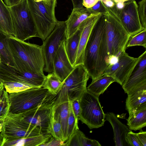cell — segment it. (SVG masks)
Listing matches in <instances>:
<instances>
[{"mask_svg":"<svg viewBox=\"0 0 146 146\" xmlns=\"http://www.w3.org/2000/svg\"><path fill=\"white\" fill-rule=\"evenodd\" d=\"M105 13L93 27L84 53L83 65L92 81L102 76L109 65Z\"/></svg>","mask_w":146,"mask_h":146,"instance_id":"obj_1","label":"cell"},{"mask_svg":"<svg viewBox=\"0 0 146 146\" xmlns=\"http://www.w3.org/2000/svg\"><path fill=\"white\" fill-rule=\"evenodd\" d=\"M3 40L14 67L21 71L44 73L45 63L41 46L13 36H5Z\"/></svg>","mask_w":146,"mask_h":146,"instance_id":"obj_2","label":"cell"},{"mask_svg":"<svg viewBox=\"0 0 146 146\" xmlns=\"http://www.w3.org/2000/svg\"><path fill=\"white\" fill-rule=\"evenodd\" d=\"M104 6L109 57H118L121 52L125 51L131 36L122 25L115 4L111 8L104 5Z\"/></svg>","mask_w":146,"mask_h":146,"instance_id":"obj_3","label":"cell"},{"mask_svg":"<svg viewBox=\"0 0 146 146\" xmlns=\"http://www.w3.org/2000/svg\"><path fill=\"white\" fill-rule=\"evenodd\" d=\"M57 96L43 87L32 88L18 92L8 94L9 113L17 114L39 106L54 102Z\"/></svg>","mask_w":146,"mask_h":146,"instance_id":"obj_4","label":"cell"},{"mask_svg":"<svg viewBox=\"0 0 146 146\" xmlns=\"http://www.w3.org/2000/svg\"><path fill=\"white\" fill-rule=\"evenodd\" d=\"M27 1L36 25L37 37L43 41L52 32L58 22L55 14L57 1L36 2L27 0Z\"/></svg>","mask_w":146,"mask_h":146,"instance_id":"obj_5","label":"cell"},{"mask_svg":"<svg viewBox=\"0 0 146 146\" xmlns=\"http://www.w3.org/2000/svg\"><path fill=\"white\" fill-rule=\"evenodd\" d=\"M8 7L12 18L14 37L23 41L37 37L36 25L27 0H22Z\"/></svg>","mask_w":146,"mask_h":146,"instance_id":"obj_6","label":"cell"},{"mask_svg":"<svg viewBox=\"0 0 146 146\" xmlns=\"http://www.w3.org/2000/svg\"><path fill=\"white\" fill-rule=\"evenodd\" d=\"M79 100L81 112L79 120L90 129L98 128L103 126L106 121L105 114L99 97L86 90Z\"/></svg>","mask_w":146,"mask_h":146,"instance_id":"obj_7","label":"cell"},{"mask_svg":"<svg viewBox=\"0 0 146 146\" xmlns=\"http://www.w3.org/2000/svg\"><path fill=\"white\" fill-rule=\"evenodd\" d=\"M65 21H58L54 29L43 41L41 45L44 61V71L53 72V59L60 45L66 39Z\"/></svg>","mask_w":146,"mask_h":146,"instance_id":"obj_8","label":"cell"},{"mask_svg":"<svg viewBox=\"0 0 146 146\" xmlns=\"http://www.w3.org/2000/svg\"><path fill=\"white\" fill-rule=\"evenodd\" d=\"M46 76L44 73H35L21 71L13 66L0 64V82H18L34 88L42 87Z\"/></svg>","mask_w":146,"mask_h":146,"instance_id":"obj_9","label":"cell"},{"mask_svg":"<svg viewBox=\"0 0 146 146\" xmlns=\"http://www.w3.org/2000/svg\"><path fill=\"white\" fill-rule=\"evenodd\" d=\"M4 136L11 138H26L42 134L40 129L8 113L3 121L1 132Z\"/></svg>","mask_w":146,"mask_h":146,"instance_id":"obj_10","label":"cell"},{"mask_svg":"<svg viewBox=\"0 0 146 146\" xmlns=\"http://www.w3.org/2000/svg\"><path fill=\"white\" fill-rule=\"evenodd\" d=\"M90 77L83 64L75 67L74 69L62 82L61 87L67 90L70 101L79 99L87 90V84Z\"/></svg>","mask_w":146,"mask_h":146,"instance_id":"obj_11","label":"cell"},{"mask_svg":"<svg viewBox=\"0 0 146 146\" xmlns=\"http://www.w3.org/2000/svg\"><path fill=\"white\" fill-rule=\"evenodd\" d=\"M55 101L22 112L11 114L29 124L39 127L42 133H48V128L51 116L52 108Z\"/></svg>","mask_w":146,"mask_h":146,"instance_id":"obj_12","label":"cell"},{"mask_svg":"<svg viewBox=\"0 0 146 146\" xmlns=\"http://www.w3.org/2000/svg\"><path fill=\"white\" fill-rule=\"evenodd\" d=\"M117 59L116 62L108 66L102 75L111 76L115 82L122 86L137 63L138 57L130 56L124 51L120 54Z\"/></svg>","mask_w":146,"mask_h":146,"instance_id":"obj_13","label":"cell"},{"mask_svg":"<svg viewBox=\"0 0 146 146\" xmlns=\"http://www.w3.org/2000/svg\"><path fill=\"white\" fill-rule=\"evenodd\" d=\"M116 6L122 25L131 36L144 30L140 21L137 4L135 0L125 2L121 9Z\"/></svg>","mask_w":146,"mask_h":146,"instance_id":"obj_14","label":"cell"},{"mask_svg":"<svg viewBox=\"0 0 146 146\" xmlns=\"http://www.w3.org/2000/svg\"><path fill=\"white\" fill-rule=\"evenodd\" d=\"M122 86L127 94L146 86V50L138 57L137 63Z\"/></svg>","mask_w":146,"mask_h":146,"instance_id":"obj_15","label":"cell"},{"mask_svg":"<svg viewBox=\"0 0 146 146\" xmlns=\"http://www.w3.org/2000/svg\"><path fill=\"white\" fill-rule=\"evenodd\" d=\"M70 107V101L67 90L61 87L57 94L52 108V115L60 122L63 130L64 142L67 140V120Z\"/></svg>","mask_w":146,"mask_h":146,"instance_id":"obj_16","label":"cell"},{"mask_svg":"<svg viewBox=\"0 0 146 146\" xmlns=\"http://www.w3.org/2000/svg\"><path fill=\"white\" fill-rule=\"evenodd\" d=\"M104 13H92L80 24L82 31L74 67L83 64L84 50L90 33L96 22Z\"/></svg>","mask_w":146,"mask_h":146,"instance_id":"obj_17","label":"cell"},{"mask_svg":"<svg viewBox=\"0 0 146 146\" xmlns=\"http://www.w3.org/2000/svg\"><path fill=\"white\" fill-rule=\"evenodd\" d=\"M64 41L59 46L53 59V72L62 82L74 68L70 62L66 54Z\"/></svg>","mask_w":146,"mask_h":146,"instance_id":"obj_18","label":"cell"},{"mask_svg":"<svg viewBox=\"0 0 146 146\" xmlns=\"http://www.w3.org/2000/svg\"><path fill=\"white\" fill-rule=\"evenodd\" d=\"M106 121L111 124L113 131L114 140L116 146H129L126 139L127 133L130 130L122 123L113 113L105 114Z\"/></svg>","mask_w":146,"mask_h":146,"instance_id":"obj_19","label":"cell"},{"mask_svg":"<svg viewBox=\"0 0 146 146\" xmlns=\"http://www.w3.org/2000/svg\"><path fill=\"white\" fill-rule=\"evenodd\" d=\"M91 14L88 9L84 7L74 8L70 15L65 21L66 26V38L72 35L80 25Z\"/></svg>","mask_w":146,"mask_h":146,"instance_id":"obj_20","label":"cell"},{"mask_svg":"<svg viewBox=\"0 0 146 146\" xmlns=\"http://www.w3.org/2000/svg\"><path fill=\"white\" fill-rule=\"evenodd\" d=\"M127 95L125 106L129 115L133 113L139 107L146 104V86L131 91Z\"/></svg>","mask_w":146,"mask_h":146,"instance_id":"obj_21","label":"cell"},{"mask_svg":"<svg viewBox=\"0 0 146 146\" xmlns=\"http://www.w3.org/2000/svg\"><path fill=\"white\" fill-rule=\"evenodd\" d=\"M127 119L129 129L137 131L146 126V104L138 108L133 113L129 115Z\"/></svg>","mask_w":146,"mask_h":146,"instance_id":"obj_22","label":"cell"},{"mask_svg":"<svg viewBox=\"0 0 146 146\" xmlns=\"http://www.w3.org/2000/svg\"><path fill=\"white\" fill-rule=\"evenodd\" d=\"M82 29L80 25L75 33L69 38H66L64 41L66 54L73 67L76 59Z\"/></svg>","mask_w":146,"mask_h":146,"instance_id":"obj_23","label":"cell"},{"mask_svg":"<svg viewBox=\"0 0 146 146\" xmlns=\"http://www.w3.org/2000/svg\"><path fill=\"white\" fill-rule=\"evenodd\" d=\"M115 82V80L111 76L106 74L103 75L96 79L92 81L87 87V90L99 97L111 84Z\"/></svg>","mask_w":146,"mask_h":146,"instance_id":"obj_24","label":"cell"},{"mask_svg":"<svg viewBox=\"0 0 146 146\" xmlns=\"http://www.w3.org/2000/svg\"><path fill=\"white\" fill-rule=\"evenodd\" d=\"M0 23L4 30L5 36H14L10 11L8 7L2 0H0Z\"/></svg>","mask_w":146,"mask_h":146,"instance_id":"obj_25","label":"cell"},{"mask_svg":"<svg viewBox=\"0 0 146 146\" xmlns=\"http://www.w3.org/2000/svg\"><path fill=\"white\" fill-rule=\"evenodd\" d=\"M62 85V81L53 72L46 76L42 87L53 95H57Z\"/></svg>","mask_w":146,"mask_h":146,"instance_id":"obj_26","label":"cell"},{"mask_svg":"<svg viewBox=\"0 0 146 146\" xmlns=\"http://www.w3.org/2000/svg\"><path fill=\"white\" fill-rule=\"evenodd\" d=\"M8 93L2 82L0 83V120L3 121L9 112Z\"/></svg>","mask_w":146,"mask_h":146,"instance_id":"obj_27","label":"cell"},{"mask_svg":"<svg viewBox=\"0 0 146 146\" xmlns=\"http://www.w3.org/2000/svg\"><path fill=\"white\" fill-rule=\"evenodd\" d=\"M47 133L51 135L53 137L64 142L61 125L59 121L54 118L52 113Z\"/></svg>","mask_w":146,"mask_h":146,"instance_id":"obj_28","label":"cell"},{"mask_svg":"<svg viewBox=\"0 0 146 146\" xmlns=\"http://www.w3.org/2000/svg\"><path fill=\"white\" fill-rule=\"evenodd\" d=\"M8 94L19 92L34 88L25 84L18 82H5L2 83Z\"/></svg>","mask_w":146,"mask_h":146,"instance_id":"obj_29","label":"cell"},{"mask_svg":"<svg viewBox=\"0 0 146 146\" xmlns=\"http://www.w3.org/2000/svg\"><path fill=\"white\" fill-rule=\"evenodd\" d=\"M135 46H142L146 48V29L131 36L127 44V48Z\"/></svg>","mask_w":146,"mask_h":146,"instance_id":"obj_30","label":"cell"},{"mask_svg":"<svg viewBox=\"0 0 146 146\" xmlns=\"http://www.w3.org/2000/svg\"><path fill=\"white\" fill-rule=\"evenodd\" d=\"M78 123V121L76 119L70 102V107L68 119L67 127V140L77 130L79 129Z\"/></svg>","mask_w":146,"mask_h":146,"instance_id":"obj_31","label":"cell"},{"mask_svg":"<svg viewBox=\"0 0 146 146\" xmlns=\"http://www.w3.org/2000/svg\"><path fill=\"white\" fill-rule=\"evenodd\" d=\"M0 55L1 63L13 66L12 59L6 48L3 39L0 40Z\"/></svg>","mask_w":146,"mask_h":146,"instance_id":"obj_32","label":"cell"},{"mask_svg":"<svg viewBox=\"0 0 146 146\" xmlns=\"http://www.w3.org/2000/svg\"><path fill=\"white\" fill-rule=\"evenodd\" d=\"M137 11L142 27L143 29H146V0H141L138 2Z\"/></svg>","mask_w":146,"mask_h":146,"instance_id":"obj_33","label":"cell"},{"mask_svg":"<svg viewBox=\"0 0 146 146\" xmlns=\"http://www.w3.org/2000/svg\"><path fill=\"white\" fill-rule=\"evenodd\" d=\"M78 136L80 146H101V145L97 141L86 137L84 133L79 129L76 131Z\"/></svg>","mask_w":146,"mask_h":146,"instance_id":"obj_34","label":"cell"},{"mask_svg":"<svg viewBox=\"0 0 146 146\" xmlns=\"http://www.w3.org/2000/svg\"><path fill=\"white\" fill-rule=\"evenodd\" d=\"M126 139L130 146H142L137 133L133 132L131 130L127 133Z\"/></svg>","mask_w":146,"mask_h":146,"instance_id":"obj_35","label":"cell"},{"mask_svg":"<svg viewBox=\"0 0 146 146\" xmlns=\"http://www.w3.org/2000/svg\"><path fill=\"white\" fill-rule=\"evenodd\" d=\"M73 111L76 119L78 121L81 112V108L79 99H76L70 101Z\"/></svg>","mask_w":146,"mask_h":146,"instance_id":"obj_36","label":"cell"},{"mask_svg":"<svg viewBox=\"0 0 146 146\" xmlns=\"http://www.w3.org/2000/svg\"><path fill=\"white\" fill-rule=\"evenodd\" d=\"M64 146H80L76 131L68 138L66 142L64 143Z\"/></svg>","mask_w":146,"mask_h":146,"instance_id":"obj_37","label":"cell"},{"mask_svg":"<svg viewBox=\"0 0 146 146\" xmlns=\"http://www.w3.org/2000/svg\"><path fill=\"white\" fill-rule=\"evenodd\" d=\"M88 9L91 13H104L106 12L104 5L101 0H99L94 6Z\"/></svg>","mask_w":146,"mask_h":146,"instance_id":"obj_38","label":"cell"},{"mask_svg":"<svg viewBox=\"0 0 146 146\" xmlns=\"http://www.w3.org/2000/svg\"><path fill=\"white\" fill-rule=\"evenodd\" d=\"M64 145V142L53 137L48 142L43 144L41 146H56Z\"/></svg>","mask_w":146,"mask_h":146,"instance_id":"obj_39","label":"cell"},{"mask_svg":"<svg viewBox=\"0 0 146 146\" xmlns=\"http://www.w3.org/2000/svg\"><path fill=\"white\" fill-rule=\"evenodd\" d=\"M137 135L142 146H146V131H143L142 129Z\"/></svg>","mask_w":146,"mask_h":146,"instance_id":"obj_40","label":"cell"},{"mask_svg":"<svg viewBox=\"0 0 146 146\" xmlns=\"http://www.w3.org/2000/svg\"><path fill=\"white\" fill-rule=\"evenodd\" d=\"M99 0H82V5L83 7L88 9L92 7Z\"/></svg>","mask_w":146,"mask_h":146,"instance_id":"obj_41","label":"cell"},{"mask_svg":"<svg viewBox=\"0 0 146 146\" xmlns=\"http://www.w3.org/2000/svg\"><path fill=\"white\" fill-rule=\"evenodd\" d=\"M22 0H4V3L7 6L15 5L19 3Z\"/></svg>","mask_w":146,"mask_h":146,"instance_id":"obj_42","label":"cell"},{"mask_svg":"<svg viewBox=\"0 0 146 146\" xmlns=\"http://www.w3.org/2000/svg\"><path fill=\"white\" fill-rule=\"evenodd\" d=\"M73 8H79L84 7L82 5V0H71Z\"/></svg>","mask_w":146,"mask_h":146,"instance_id":"obj_43","label":"cell"},{"mask_svg":"<svg viewBox=\"0 0 146 146\" xmlns=\"http://www.w3.org/2000/svg\"><path fill=\"white\" fill-rule=\"evenodd\" d=\"M101 1L104 5L108 8H112L115 5L112 0H101Z\"/></svg>","mask_w":146,"mask_h":146,"instance_id":"obj_44","label":"cell"},{"mask_svg":"<svg viewBox=\"0 0 146 146\" xmlns=\"http://www.w3.org/2000/svg\"><path fill=\"white\" fill-rule=\"evenodd\" d=\"M115 4L123 3L125 2L130 0H112Z\"/></svg>","mask_w":146,"mask_h":146,"instance_id":"obj_45","label":"cell"},{"mask_svg":"<svg viewBox=\"0 0 146 146\" xmlns=\"http://www.w3.org/2000/svg\"><path fill=\"white\" fill-rule=\"evenodd\" d=\"M0 33L5 36V33L4 30L0 23Z\"/></svg>","mask_w":146,"mask_h":146,"instance_id":"obj_46","label":"cell"},{"mask_svg":"<svg viewBox=\"0 0 146 146\" xmlns=\"http://www.w3.org/2000/svg\"><path fill=\"white\" fill-rule=\"evenodd\" d=\"M3 121L0 123V133L2 131L3 126Z\"/></svg>","mask_w":146,"mask_h":146,"instance_id":"obj_47","label":"cell"},{"mask_svg":"<svg viewBox=\"0 0 146 146\" xmlns=\"http://www.w3.org/2000/svg\"><path fill=\"white\" fill-rule=\"evenodd\" d=\"M3 135L1 132L0 133V146H1V143L3 138Z\"/></svg>","mask_w":146,"mask_h":146,"instance_id":"obj_48","label":"cell"},{"mask_svg":"<svg viewBox=\"0 0 146 146\" xmlns=\"http://www.w3.org/2000/svg\"><path fill=\"white\" fill-rule=\"evenodd\" d=\"M35 1H36V2H39L40 1H42V0H34Z\"/></svg>","mask_w":146,"mask_h":146,"instance_id":"obj_49","label":"cell"},{"mask_svg":"<svg viewBox=\"0 0 146 146\" xmlns=\"http://www.w3.org/2000/svg\"><path fill=\"white\" fill-rule=\"evenodd\" d=\"M1 56H0V64L1 63Z\"/></svg>","mask_w":146,"mask_h":146,"instance_id":"obj_50","label":"cell"},{"mask_svg":"<svg viewBox=\"0 0 146 146\" xmlns=\"http://www.w3.org/2000/svg\"><path fill=\"white\" fill-rule=\"evenodd\" d=\"M3 121L0 120V123H1Z\"/></svg>","mask_w":146,"mask_h":146,"instance_id":"obj_51","label":"cell"}]
</instances>
